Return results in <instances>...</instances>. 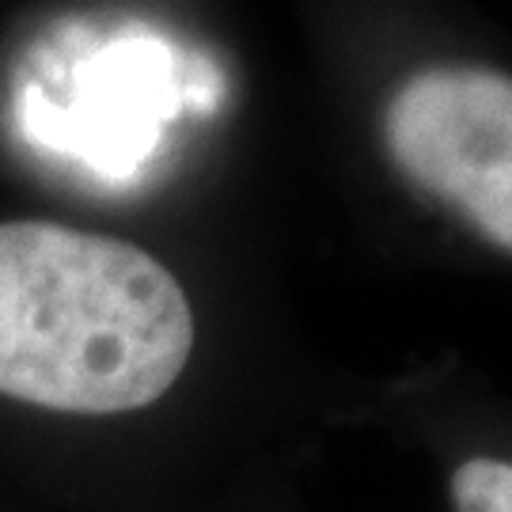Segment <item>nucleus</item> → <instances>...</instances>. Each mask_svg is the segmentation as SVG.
Listing matches in <instances>:
<instances>
[{"label": "nucleus", "mask_w": 512, "mask_h": 512, "mask_svg": "<svg viewBox=\"0 0 512 512\" xmlns=\"http://www.w3.org/2000/svg\"><path fill=\"white\" fill-rule=\"evenodd\" d=\"M190 349L194 315L164 262L50 220L0 224V395L126 414L164 399Z\"/></svg>", "instance_id": "1"}, {"label": "nucleus", "mask_w": 512, "mask_h": 512, "mask_svg": "<svg viewBox=\"0 0 512 512\" xmlns=\"http://www.w3.org/2000/svg\"><path fill=\"white\" fill-rule=\"evenodd\" d=\"M387 141L406 175L512 251V80L433 69L395 95Z\"/></svg>", "instance_id": "2"}, {"label": "nucleus", "mask_w": 512, "mask_h": 512, "mask_svg": "<svg viewBox=\"0 0 512 512\" xmlns=\"http://www.w3.org/2000/svg\"><path fill=\"white\" fill-rule=\"evenodd\" d=\"M456 512H512V463L467 459L452 478Z\"/></svg>", "instance_id": "3"}]
</instances>
